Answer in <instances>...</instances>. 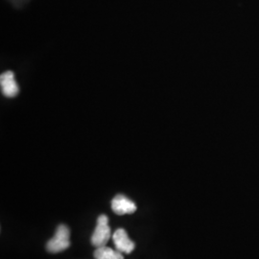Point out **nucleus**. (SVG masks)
Wrapping results in <instances>:
<instances>
[{
  "label": "nucleus",
  "mask_w": 259,
  "mask_h": 259,
  "mask_svg": "<svg viewBox=\"0 0 259 259\" xmlns=\"http://www.w3.org/2000/svg\"><path fill=\"white\" fill-rule=\"evenodd\" d=\"M70 246V231L65 225L57 228L53 238L47 242V249L51 253H58L68 249Z\"/></svg>",
  "instance_id": "f257e3e1"
},
{
  "label": "nucleus",
  "mask_w": 259,
  "mask_h": 259,
  "mask_svg": "<svg viewBox=\"0 0 259 259\" xmlns=\"http://www.w3.org/2000/svg\"><path fill=\"white\" fill-rule=\"evenodd\" d=\"M94 257L95 259H124L122 252L117 250H112L106 246L96 248L94 251Z\"/></svg>",
  "instance_id": "423d86ee"
},
{
  "label": "nucleus",
  "mask_w": 259,
  "mask_h": 259,
  "mask_svg": "<svg viewBox=\"0 0 259 259\" xmlns=\"http://www.w3.org/2000/svg\"><path fill=\"white\" fill-rule=\"evenodd\" d=\"M112 240L114 242L115 248L122 253H131L136 248L135 242L131 240L129 235L124 229H118L113 233Z\"/></svg>",
  "instance_id": "20e7f679"
},
{
  "label": "nucleus",
  "mask_w": 259,
  "mask_h": 259,
  "mask_svg": "<svg viewBox=\"0 0 259 259\" xmlns=\"http://www.w3.org/2000/svg\"><path fill=\"white\" fill-rule=\"evenodd\" d=\"M111 239V229L109 226V218L106 215H100L97 219V225L92 236V244L99 248L106 246Z\"/></svg>",
  "instance_id": "f03ea898"
},
{
  "label": "nucleus",
  "mask_w": 259,
  "mask_h": 259,
  "mask_svg": "<svg viewBox=\"0 0 259 259\" xmlns=\"http://www.w3.org/2000/svg\"><path fill=\"white\" fill-rule=\"evenodd\" d=\"M111 209L117 215L132 214L137 211V204L124 195H117L111 202Z\"/></svg>",
  "instance_id": "7ed1b4c3"
},
{
  "label": "nucleus",
  "mask_w": 259,
  "mask_h": 259,
  "mask_svg": "<svg viewBox=\"0 0 259 259\" xmlns=\"http://www.w3.org/2000/svg\"><path fill=\"white\" fill-rule=\"evenodd\" d=\"M0 83L2 93L8 97H14L19 93V87L16 83L14 73L12 71H7L1 75Z\"/></svg>",
  "instance_id": "39448f33"
}]
</instances>
